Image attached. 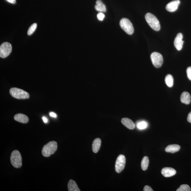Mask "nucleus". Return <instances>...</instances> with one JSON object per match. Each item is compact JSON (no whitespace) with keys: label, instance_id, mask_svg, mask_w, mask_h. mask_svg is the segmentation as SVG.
Returning <instances> with one entry per match:
<instances>
[{"label":"nucleus","instance_id":"obj_13","mask_svg":"<svg viewBox=\"0 0 191 191\" xmlns=\"http://www.w3.org/2000/svg\"><path fill=\"white\" fill-rule=\"evenodd\" d=\"M14 119L15 121L22 123H27L29 121L28 118L24 114L19 113L15 115Z\"/></svg>","mask_w":191,"mask_h":191},{"label":"nucleus","instance_id":"obj_7","mask_svg":"<svg viewBox=\"0 0 191 191\" xmlns=\"http://www.w3.org/2000/svg\"><path fill=\"white\" fill-rule=\"evenodd\" d=\"M12 45L8 42L3 43L0 46V57L1 58H7L12 52Z\"/></svg>","mask_w":191,"mask_h":191},{"label":"nucleus","instance_id":"obj_12","mask_svg":"<svg viewBox=\"0 0 191 191\" xmlns=\"http://www.w3.org/2000/svg\"><path fill=\"white\" fill-rule=\"evenodd\" d=\"M123 125L130 130H133L135 128V124L131 120L128 118H123L121 120Z\"/></svg>","mask_w":191,"mask_h":191},{"label":"nucleus","instance_id":"obj_27","mask_svg":"<svg viewBox=\"0 0 191 191\" xmlns=\"http://www.w3.org/2000/svg\"><path fill=\"white\" fill-rule=\"evenodd\" d=\"M187 121L189 123H191V111L189 113L188 115Z\"/></svg>","mask_w":191,"mask_h":191},{"label":"nucleus","instance_id":"obj_21","mask_svg":"<svg viewBox=\"0 0 191 191\" xmlns=\"http://www.w3.org/2000/svg\"><path fill=\"white\" fill-rule=\"evenodd\" d=\"M177 191H190V187L187 184L182 185L179 188L176 190Z\"/></svg>","mask_w":191,"mask_h":191},{"label":"nucleus","instance_id":"obj_8","mask_svg":"<svg viewBox=\"0 0 191 191\" xmlns=\"http://www.w3.org/2000/svg\"><path fill=\"white\" fill-rule=\"evenodd\" d=\"M126 164V158L124 155H120L118 157L115 165V170L117 173H120L124 169Z\"/></svg>","mask_w":191,"mask_h":191},{"label":"nucleus","instance_id":"obj_19","mask_svg":"<svg viewBox=\"0 0 191 191\" xmlns=\"http://www.w3.org/2000/svg\"><path fill=\"white\" fill-rule=\"evenodd\" d=\"M149 164L148 158L147 156H144L141 162V166L143 171H146L148 169Z\"/></svg>","mask_w":191,"mask_h":191},{"label":"nucleus","instance_id":"obj_17","mask_svg":"<svg viewBox=\"0 0 191 191\" xmlns=\"http://www.w3.org/2000/svg\"><path fill=\"white\" fill-rule=\"evenodd\" d=\"M96 4V5L95 6V9L97 11L102 13L106 11V6L101 0H97Z\"/></svg>","mask_w":191,"mask_h":191},{"label":"nucleus","instance_id":"obj_1","mask_svg":"<svg viewBox=\"0 0 191 191\" xmlns=\"http://www.w3.org/2000/svg\"><path fill=\"white\" fill-rule=\"evenodd\" d=\"M58 144L56 142L50 141L44 146L42 150L43 156L45 157L50 156L56 151Z\"/></svg>","mask_w":191,"mask_h":191},{"label":"nucleus","instance_id":"obj_3","mask_svg":"<svg viewBox=\"0 0 191 191\" xmlns=\"http://www.w3.org/2000/svg\"><path fill=\"white\" fill-rule=\"evenodd\" d=\"M10 93L13 98L18 99H28L30 97V95L27 92L16 87L11 89Z\"/></svg>","mask_w":191,"mask_h":191},{"label":"nucleus","instance_id":"obj_5","mask_svg":"<svg viewBox=\"0 0 191 191\" xmlns=\"http://www.w3.org/2000/svg\"><path fill=\"white\" fill-rule=\"evenodd\" d=\"M121 28L127 34L131 35L134 32L133 25L131 21L126 18H123L120 22Z\"/></svg>","mask_w":191,"mask_h":191},{"label":"nucleus","instance_id":"obj_14","mask_svg":"<svg viewBox=\"0 0 191 191\" xmlns=\"http://www.w3.org/2000/svg\"><path fill=\"white\" fill-rule=\"evenodd\" d=\"M181 101L183 104H189L191 102V96L188 92H184L182 94L181 96Z\"/></svg>","mask_w":191,"mask_h":191},{"label":"nucleus","instance_id":"obj_6","mask_svg":"<svg viewBox=\"0 0 191 191\" xmlns=\"http://www.w3.org/2000/svg\"><path fill=\"white\" fill-rule=\"evenodd\" d=\"M152 64L155 67L159 68L161 67L163 63V58L161 54L157 52H154L150 56Z\"/></svg>","mask_w":191,"mask_h":191},{"label":"nucleus","instance_id":"obj_2","mask_svg":"<svg viewBox=\"0 0 191 191\" xmlns=\"http://www.w3.org/2000/svg\"><path fill=\"white\" fill-rule=\"evenodd\" d=\"M146 21L154 30L158 31L161 29V25L158 18L152 14L148 13L145 15Z\"/></svg>","mask_w":191,"mask_h":191},{"label":"nucleus","instance_id":"obj_25","mask_svg":"<svg viewBox=\"0 0 191 191\" xmlns=\"http://www.w3.org/2000/svg\"><path fill=\"white\" fill-rule=\"evenodd\" d=\"M187 73L188 78L191 81V67L188 68L187 70Z\"/></svg>","mask_w":191,"mask_h":191},{"label":"nucleus","instance_id":"obj_16","mask_svg":"<svg viewBox=\"0 0 191 191\" xmlns=\"http://www.w3.org/2000/svg\"><path fill=\"white\" fill-rule=\"evenodd\" d=\"M101 143V140L99 138H97L94 140L92 144V150L94 153H97L98 152Z\"/></svg>","mask_w":191,"mask_h":191},{"label":"nucleus","instance_id":"obj_26","mask_svg":"<svg viewBox=\"0 0 191 191\" xmlns=\"http://www.w3.org/2000/svg\"><path fill=\"white\" fill-rule=\"evenodd\" d=\"M143 191H153L152 189L150 186H145L143 189Z\"/></svg>","mask_w":191,"mask_h":191},{"label":"nucleus","instance_id":"obj_24","mask_svg":"<svg viewBox=\"0 0 191 191\" xmlns=\"http://www.w3.org/2000/svg\"><path fill=\"white\" fill-rule=\"evenodd\" d=\"M104 14L102 13V12H100L97 15V17H98V20H99L100 21H103V20L104 19Z\"/></svg>","mask_w":191,"mask_h":191},{"label":"nucleus","instance_id":"obj_4","mask_svg":"<svg viewBox=\"0 0 191 191\" xmlns=\"http://www.w3.org/2000/svg\"><path fill=\"white\" fill-rule=\"evenodd\" d=\"M10 161L12 165L16 168H19L22 166V157L18 151L14 150L12 152L10 156Z\"/></svg>","mask_w":191,"mask_h":191},{"label":"nucleus","instance_id":"obj_29","mask_svg":"<svg viewBox=\"0 0 191 191\" xmlns=\"http://www.w3.org/2000/svg\"><path fill=\"white\" fill-rule=\"evenodd\" d=\"M6 1L12 4H15L16 2V0H6Z\"/></svg>","mask_w":191,"mask_h":191},{"label":"nucleus","instance_id":"obj_9","mask_svg":"<svg viewBox=\"0 0 191 191\" xmlns=\"http://www.w3.org/2000/svg\"><path fill=\"white\" fill-rule=\"evenodd\" d=\"M183 35L181 33L177 35L174 41V45L177 50H181L182 48L184 41H183Z\"/></svg>","mask_w":191,"mask_h":191},{"label":"nucleus","instance_id":"obj_22","mask_svg":"<svg viewBox=\"0 0 191 191\" xmlns=\"http://www.w3.org/2000/svg\"><path fill=\"white\" fill-rule=\"evenodd\" d=\"M147 123L146 121L140 122L137 125V127L140 130H143L146 128L147 127Z\"/></svg>","mask_w":191,"mask_h":191},{"label":"nucleus","instance_id":"obj_18","mask_svg":"<svg viewBox=\"0 0 191 191\" xmlns=\"http://www.w3.org/2000/svg\"><path fill=\"white\" fill-rule=\"evenodd\" d=\"M68 188L69 191H80L79 188L75 181L71 179L68 184Z\"/></svg>","mask_w":191,"mask_h":191},{"label":"nucleus","instance_id":"obj_15","mask_svg":"<svg viewBox=\"0 0 191 191\" xmlns=\"http://www.w3.org/2000/svg\"><path fill=\"white\" fill-rule=\"evenodd\" d=\"M181 147L177 144H172L167 146L165 149L166 152L171 153H175L179 150Z\"/></svg>","mask_w":191,"mask_h":191},{"label":"nucleus","instance_id":"obj_20","mask_svg":"<svg viewBox=\"0 0 191 191\" xmlns=\"http://www.w3.org/2000/svg\"><path fill=\"white\" fill-rule=\"evenodd\" d=\"M165 82L166 85L169 87H171L173 86V78L171 75H166L165 78Z\"/></svg>","mask_w":191,"mask_h":191},{"label":"nucleus","instance_id":"obj_11","mask_svg":"<svg viewBox=\"0 0 191 191\" xmlns=\"http://www.w3.org/2000/svg\"><path fill=\"white\" fill-rule=\"evenodd\" d=\"M161 173L165 177H169L175 175L176 171L175 169L172 168L167 167L164 168L162 169Z\"/></svg>","mask_w":191,"mask_h":191},{"label":"nucleus","instance_id":"obj_23","mask_svg":"<svg viewBox=\"0 0 191 191\" xmlns=\"http://www.w3.org/2000/svg\"><path fill=\"white\" fill-rule=\"evenodd\" d=\"M37 27V24H33L30 26L28 30V35H31L34 33L36 30Z\"/></svg>","mask_w":191,"mask_h":191},{"label":"nucleus","instance_id":"obj_10","mask_svg":"<svg viewBox=\"0 0 191 191\" xmlns=\"http://www.w3.org/2000/svg\"><path fill=\"white\" fill-rule=\"evenodd\" d=\"M180 3L179 0H175L171 1L166 6V10L170 12H175L178 9Z\"/></svg>","mask_w":191,"mask_h":191},{"label":"nucleus","instance_id":"obj_30","mask_svg":"<svg viewBox=\"0 0 191 191\" xmlns=\"http://www.w3.org/2000/svg\"><path fill=\"white\" fill-rule=\"evenodd\" d=\"M42 119L45 123H46L47 122V119L45 117V116L43 117Z\"/></svg>","mask_w":191,"mask_h":191},{"label":"nucleus","instance_id":"obj_28","mask_svg":"<svg viewBox=\"0 0 191 191\" xmlns=\"http://www.w3.org/2000/svg\"><path fill=\"white\" fill-rule=\"evenodd\" d=\"M50 115L51 116L53 117H56L57 115L56 114L53 113V112H51V113H50Z\"/></svg>","mask_w":191,"mask_h":191}]
</instances>
